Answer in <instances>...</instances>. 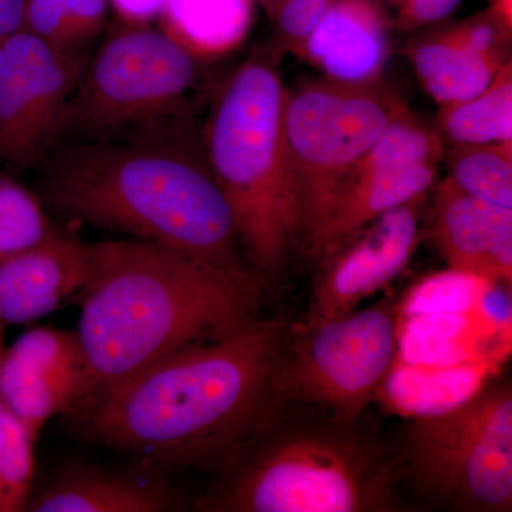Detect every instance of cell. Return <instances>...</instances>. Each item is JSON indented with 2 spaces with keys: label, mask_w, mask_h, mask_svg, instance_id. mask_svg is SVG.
<instances>
[{
  "label": "cell",
  "mask_w": 512,
  "mask_h": 512,
  "mask_svg": "<svg viewBox=\"0 0 512 512\" xmlns=\"http://www.w3.org/2000/svg\"><path fill=\"white\" fill-rule=\"evenodd\" d=\"M286 343L284 319L258 316L154 363L76 417L103 446L163 467L205 466L261 427Z\"/></svg>",
  "instance_id": "cell-1"
},
{
  "label": "cell",
  "mask_w": 512,
  "mask_h": 512,
  "mask_svg": "<svg viewBox=\"0 0 512 512\" xmlns=\"http://www.w3.org/2000/svg\"><path fill=\"white\" fill-rule=\"evenodd\" d=\"M174 127L116 140H63L36 165V194L70 222L178 249L256 278L205 158Z\"/></svg>",
  "instance_id": "cell-2"
},
{
  "label": "cell",
  "mask_w": 512,
  "mask_h": 512,
  "mask_svg": "<svg viewBox=\"0 0 512 512\" xmlns=\"http://www.w3.org/2000/svg\"><path fill=\"white\" fill-rule=\"evenodd\" d=\"M79 298L76 335L89 369L87 409L165 357L258 318L259 281L128 238L92 244Z\"/></svg>",
  "instance_id": "cell-3"
},
{
  "label": "cell",
  "mask_w": 512,
  "mask_h": 512,
  "mask_svg": "<svg viewBox=\"0 0 512 512\" xmlns=\"http://www.w3.org/2000/svg\"><path fill=\"white\" fill-rule=\"evenodd\" d=\"M286 92L274 64L242 63L208 119L204 154L258 276H275L296 247L285 156Z\"/></svg>",
  "instance_id": "cell-4"
},
{
  "label": "cell",
  "mask_w": 512,
  "mask_h": 512,
  "mask_svg": "<svg viewBox=\"0 0 512 512\" xmlns=\"http://www.w3.org/2000/svg\"><path fill=\"white\" fill-rule=\"evenodd\" d=\"M404 107L399 97L377 83L325 79L288 93L286 178L296 247L311 255L357 165Z\"/></svg>",
  "instance_id": "cell-5"
},
{
  "label": "cell",
  "mask_w": 512,
  "mask_h": 512,
  "mask_svg": "<svg viewBox=\"0 0 512 512\" xmlns=\"http://www.w3.org/2000/svg\"><path fill=\"white\" fill-rule=\"evenodd\" d=\"M200 60L163 29L126 25L87 60L64 109L60 140H116L171 126Z\"/></svg>",
  "instance_id": "cell-6"
},
{
  "label": "cell",
  "mask_w": 512,
  "mask_h": 512,
  "mask_svg": "<svg viewBox=\"0 0 512 512\" xmlns=\"http://www.w3.org/2000/svg\"><path fill=\"white\" fill-rule=\"evenodd\" d=\"M390 474L362 444L303 431L268 444L229 481L214 510L362 512L390 507Z\"/></svg>",
  "instance_id": "cell-7"
},
{
  "label": "cell",
  "mask_w": 512,
  "mask_h": 512,
  "mask_svg": "<svg viewBox=\"0 0 512 512\" xmlns=\"http://www.w3.org/2000/svg\"><path fill=\"white\" fill-rule=\"evenodd\" d=\"M409 467L424 493L471 511H510L512 390L485 386L437 416L414 420Z\"/></svg>",
  "instance_id": "cell-8"
},
{
  "label": "cell",
  "mask_w": 512,
  "mask_h": 512,
  "mask_svg": "<svg viewBox=\"0 0 512 512\" xmlns=\"http://www.w3.org/2000/svg\"><path fill=\"white\" fill-rule=\"evenodd\" d=\"M399 322V306L390 302L302 326L276 373V397L356 419L399 357Z\"/></svg>",
  "instance_id": "cell-9"
},
{
  "label": "cell",
  "mask_w": 512,
  "mask_h": 512,
  "mask_svg": "<svg viewBox=\"0 0 512 512\" xmlns=\"http://www.w3.org/2000/svg\"><path fill=\"white\" fill-rule=\"evenodd\" d=\"M89 57L67 55L23 29L0 42V160L35 168L60 140L67 101Z\"/></svg>",
  "instance_id": "cell-10"
},
{
  "label": "cell",
  "mask_w": 512,
  "mask_h": 512,
  "mask_svg": "<svg viewBox=\"0 0 512 512\" xmlns=\"http://www.w3.org/2000/svg\"><path fill=\"white\" fill-rule=\"evenodd\" d=\"M89 394V369L76 332L32 328L3 353L0 400L36 440L53 417L82 412Z\"/></svg>",
  "instance_id": "cell-11"
},
{
  "label": "cell",
  "mask_w": 512,
  "mask_h": 512,
  "mask_svg": "<svg viewBox=\"0 0 512 512\" xmlns=\"http://www.w3.org/2000/svg\"><path fill=\"white\" fill-rule=\"evenodd\" d=\"M423 201L424 197L416 198L386 212L325 259L303 326L355 311L359 302L402 274L419 242Z\"/></svg>",
  "instance_id": "cell-12"
},
{
  "label": "cell",
  "mask_w": 512,
  "mask_h": 512,
  "mask_svg": "<svg viewBox=\"0 0 512 512\" xmlns=\"http://www.w3.org/2000/svg\"><path fill=\"white\" fill-rule=\"evenodd\" d=\"M92 264V244L60 231L42 244L0 261V319L28 325L79 296Z\"/></svg>",
  "instance_id": "cell-13"
},
{
  "label": "cell",
  "mask_w": 512,
  "mask_h": 512,
  "mask_svg": "<svg viewBox=\"0 0 512 512\" xmlns=\"http://www.w3.org/2000/svg\"><path fill=\"white\" fill-rule=\"evenodd\" d=\"M434 237L453 271L511 284L512 210L476 200L448 177L437 191Z\"/></svg>",
  "instance_id": "cell-14"
},
{
  "label": "cell",
  "mask_w": 512,
  "mask_h": 512,
  "mask_svg": "<svg viewBox=\"0 0 512 512\" xmlns=\"http://www.w3.org/2000/svg\"><path fill=\"white\" fill-rule=\"evenodd\" d=\"M390 20L376 0H333L301 55L326 79L376 83L389 57Z\"/></svg>",
  "instance_id": "cell-15"
},
{
  "label": "cell",
  "mask_w": 512,
  "mask_h": 512,
  "mask_svg": "<svg viewBox=\"0 0 512 512\" xmlns=\"http://www.w3.org/2000/svg\"><path fill=\"white\" fill-rule=\"evenodd\" d=\"M497 367L495 357L451 365H429L397 357L376 397L397 416L426 419L476 396L495 375Z\"/></svg>",
  "instance_id": "cell-16"
},
{
  "label": "cell",
  "mask_w": 512,
  "mask_h": 512,
  "mask_svg": "<svg viewBox=\"0 0 512 512\" xmlns=\"http://www.w3.org/2000/svg\"><path fill=\"white\" fill-rule=\"evenodd\" d=\"M436 177L437 165L434 164L352 175L320 231L311 256L325 261L370 222L407 202L426 197Z\"/></svg>",
  "instance_id": "cell-17"
},
{
  "label": "cell",
  "mask_w": 512,
  "mask_h": 512,
  "mask_svg": "<svg viewBox=\"0 0 512 512\" xmlns=\"http://www.w3.org/2000/svg\"><path fill=\"white\" fill-rule=\"evenodd\" d=\"M164 485L99 468L72 466L30 497L33 512H158L170 510Z\"/></svg>",
  "instance_id": "cell-18"
},
{
  "label": "cell",
  "mask_w": 512,
  "mask_h": 512,
  "mask_svg": "<svg viewBox=\"0 0 512 512\" xmlns=\"http://www.w3.org/2000/svg\"><path fill=\"white\" fill-rule=\"evenodd\" d=\"M409 57L421 86L441 107L483 93L510 62L477 55L454 42L446 30L414 42Z\"/></svg>",
  "instance_id": "cell-19"
},
{
  "label": "cell",
  "mask_w": 512,
  "mask_h": 512,
  "mask_svg": "<svg viewBox=\"0 0 512 512\" xmlns=\"http://www.w3.org/2000/svg\"><path fill=\"white\" fill-rule=\"evenodd\" d=\"M254 10V0H165L161 29L198 59H211L247 39Z\"/></svg>",
  "instance_id": "cell-20"
},
{
  "label": "cell",
  "mask_w": 512,
  "mask_h": 512,
  "mask_svg": "<svg viewBox=\"0 0 512 512\" xmlns=\"http://www.w3.org/2000/svg\"><path fill=\"white\" fill-rule=\"evenodd\" d=\"M441 128L454 144L512 141L511 62L501 67L493 83L473 99L441 107Z\"/></svg>",
  "instance_id": "cell-21"
},
{
  "label": "cell",
  "mask_w": 512,
  "mask_h": 512,
  "mask_svg": "<svg viewBox=\"0 0 512 512\" xmlns=\"http://www.w3.org/2000/svg\"><path fill=\"white\" fill-rule=\"evenodd\" d=\"M109 0H26L25 29L67 55L89 57Z\"/></svg>",
  "instance_id": "cell-22"
},
{
  "label": "cell",
  "mask_w": 512,
  "mask_h": 512,
  "mask_svg": "<svg viewBox=\"0 0 512 512\" xmlns=\"http://www.w3.org/2000/svg\"><path fill=\"white\" fill-rule=\"evenodd\" d=\"M441 154L443 141L439 134L404 107L384 127L352 175L437 165Z\"/></svg>",
  "instance_id": "cell-23"
},
{
  "label": "cell",
  "mask_w": 512,
  "mask_h": 512,
  "mask_svg": "<svg viewBox=\"0 0 512 512\" xmlns=\"http://www.w3.org/2000/svg\"><path fill=\"white\" fill-rule=\"evenodd\" d=\"M450 178L476 200L512 210V141L456 144Z\"/></svg>",
  "instance_id": "cell-24"
},
{
  "label": "cell",
  "mask_w": 512,
  "mask_h": 512,
  "mask_svg": "<svg viewBox=\"0 0 512 512\" xmlns=\"http://www.w3.org/2000/svg\"><path fill=\"white\" fill-rule=\"evenodd\" d=\"M60 231L35 191L0 174V261L28 251Z\"/></svg>",
  "instance_id": "cell-25"
},
{
  "label": "cell",
  "mask_w": 512,
  "mask_h": 512,
  "mask_svg": "<svg viewBox=\"0 0 512 512\" xmlns=\"http://www.w3.org/2000/svg\"><path fill=\"white\" fill-rule=\"evenodd\" d=\"M35 437L0 400V512L25 511L35 481Z\"/></svg>",
  "instance_id": "cell-26"
},
{
  "label": "cell",
  "mask_w": 512,
  "mask_h": 512,
  "mask_svg": "<svg viewBox=\"0 0 512 512\" xmlns=\"http://www.w3.org/2000/svg\"><path fill=\"white\" fill-rule=\"evenodd\" d=\"M490 284L477 276L450 269L429 276L407 293L399 306V318L423 315H461L476 312Z\"/></svg>",
  "instance_id": "cell-27"
},
{
  "label": "cell",
  "mask_w": 512,
  "mask_h": 512,
  "mask_svg": "<svg viewBox=\"0 0 512 512\" xmlns=\"http://www.w3.org/2000/svg\"><path fill=\"white\" fill-rule=\"evenodd\" d=\"M330 3L332 0H262L282 42L299 55Z\"/></svg>",
  "instance_id": "cell-28"
},
{
  "label": "cell",
  "mask_w": 512,
  "mask_h": 512,
  "mask_svg": "<svg viewBox=\"0 0 512 512\" xmlns=\"http://www.w3.org/2000/svg\"><path fill=\"white\" fill-rule=\"evenodd\" d=\"M403 29L441 22L457 9L461 0H389Z\"/></svg>",
  "instance_id": "cell-29"
},
{
  "label": "cell",
  "mask_w": 512,
  "mask_h": 512,
  "mask_svg": "<svg viewBox=\"0 0 512 512\" xmlns=\"http://www.w3.org/2000/svg\"><path fill=\"white\" fill-rule=\"evenodd\" d=\"M111 8L126 25H148L160 19L165 0H109Z\"/></svg>",
  "instance_id": "cell-30"
},
{
  "label": "cell",
  "mask_w": 512,
  "mask_h": 512,
  "mask_svg": "<svg viewBox=\"0 0 512 512\" xmlns=\"http://www.w3.org/2000/svg\"><path fill=\"white\" fill-rule=\"evenodd\" d=\"M26 0H0V42L25 29Z\"/></svg>",
  "instance_id": "cell-31"
},
{
  "label": "cell",
  "mask_w": 512,
  "mask_h": 512,
  "mask_svg": "<svg viewBox=\"0 0 512 512\" xmlns=\"http://www.w3.org/2000/svg\"><path fill=\"white\" fill-rule=\"evenodd\" d=\"M491 10L512 26V0H490Z\"/></svg>",
  "instance_id": "cell-32"
},
{
  "label": "cell",
  "mask_w": 512,
  "mask_h": 512,
  "mask_svg": "<svg viewBox=\"0 0 512 512\" xmlns=\"http://www.w3.org/2000/svg\"><path fill=\"white\" fill-rule=\"evenodd\" d=\"M6 348V325L2 319H0V360H2L3 353H5Z\"/></svg>",
  "instance_id": "cell-33"
},
{
  "label": "cell",
  "mask_w": 512,
  "mask_h": 512,
  "mask_svg": "<svg viewBox=\"0 0 512 512\" xmlns=\"http://www.w3.org/2000/svg\"><path fill=\"white\" fill-rule=\"evenodd\" d=\"M332 2H333V0H332Z\"/></svg>",
  "instance_id": "cell-34"
}]
</instances>
